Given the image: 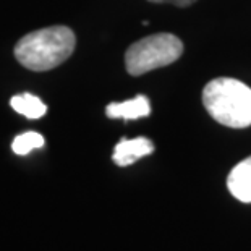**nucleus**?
I'll list each match as a JSON object with an SVG mask.
<instances>
[{
  "label": "nucleus",
  "instance_id": "1",
  "mask_svg": "<svg viewBox=\"0 0 251 251\" xmlns=\"http://www.w3.org/2000/svg\"><path fill=\"white\" fill-rule=\"evenodd\" d=\"M76 37L68 26H49L23 36L15 46L17 60L31 72H47L70 58Z\"/></svg>",
  "mask_w": 251,
  "mask_h": 251
},
{
  "label": "nucleus",
  "instance_id": "2",
  "mask_svg": "<svg viewBox=\"0 0 251 251\" xmlns=\"http://www.w3.org/2000/svg\"><path fill=\"white\" fill-rule=\"evenodd\" d=\"M202 105L212 119L228 128L251 125V88L235 78H216L202 89Z\"/></svg>",
  "mask_w": 251,
  "mask_h": 251
},
{
  "label": "nucleus",
  "instance_id": "9",
  "mask_svg": "<svg viewBox=\"0 0 251 251\" xmlns=\"http://www.w3.org/2000/svg\"><path fill=\"white\" fill-rule=\"evenodd\" d=\"M148 2H152V3H170V5H175L178 8H186L190 5H193L198 0H148Z\"/></svg>",
  "mask_w": 251,
  "mask_h": 251
},
{
  "label": "nucleus",
  "instance_id": "8",
  "mask_svg": "<svg viewBox=\"0 0 251 251\" xmlns=\"http://www.w3.org/2000/svg\"><path fill=\"white\" fill-rule=\"evenodd\" d=\"M44 146V136L39 135L36 131H28L23 133V135L17 136L12 143V149L13 152L20 154V156H25V154L31 152L33 149L42 148Z\"/></svg>",
  "mask_w": 251,
  "mask_h": 251
},
{
  "label": "nucleus",
  "instance_id": "3",
  "mask_svg": "<svg viewBox=\"0 0 251 251\" xmlns=\"http://www.w3.org/2000/svg\"><path fill=\"white\" fill-rule=\"evenodd\" d=\"M183 42L175 34L159 33L146 36L126 49L125 68L131 76H141L177 62L183 54Z\"/></svg>",
  "mask_w": 251,
  "mask_h": 251
},
{
  "label": "nucleus",
  "instance_id": "5",
  "mask_svg": "<svg viewBox=\"0 0 251 251\" xmlns=\"http://www.w3.org/2000/svg\"><path fill=\"white\" fill-rule=\"evenodd\" d=\"M109 119H122V120H136L148 117L151 114V104L146 96L138 94L133 99H128L125 102L109 104L105 109Z\"/></svg>",
  "mask_w": 251,
  "mask_h": 251
},
{
  "label": "nucleus",
  "instance_id": "7",
  "mask_svg": "<svg viewBox=\"0 0 251 251\" xmlns=\"http://www.w3.org/2000/svg\"><path fill=\"white\" fill-rule=\"evenodd\" d=\"M10 105H12L13 110H17L18 114L28 117V119H41L42 115L47 112L46 104L37 98L34 94H29V93H23V94H18L12 98L10 100Z\"/></svg>",
  "mask_w": 251,
  "mask_h": 251
},
{
  "label": "nucleus",
  "instance_id": "6",
  "mask_svg": "<svg viewBox=\"0 0 251 251\" xmlns=\"http://www.w3.org/2000/svg\"><path fill=\"white\" fill-rule=\"evenodd\" d=\"M228 191L242 202H251V156L232 169L227 178Z\"/></svg>",
  "mask_w": 251,
  "mask_h": 251
},
{
  "label": "nucleus",
  "instance_id": "4",
  "mask_svg": "<svg viewBox=\"0 0 251 251\" xmlns=\"http://www.w3.org/2000/svg\"><path fill=\"white\" fill-rule=\"evenodd\" d=\"M152 151H154V144L149 138L140 136V138H133V140L124 138V140L117 143L114 154H112V159L120 167H126V165L136 162L138 159L149 156Z\"/></svg>",
  "mask_w": 251,
  "mask_h": 251
}]
</instances>
